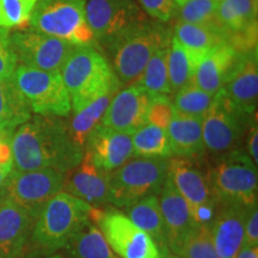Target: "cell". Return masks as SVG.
Returning <instances> with one entry per match:
<instances>
[{
  "instance_id": "obj_14",
  "label": "cell",
  "mask_w": 258,
  "mask_h": 258,
  "mask_svg": "<svg viewBox=\"0 0 258 258\" xmlns=\"http://www.w3.org/2000/svg\"><path fill=\"white\" fill-rule=\"evenodd\" d=\"M85 151L97 169L111 172L133 156L132 135L98 124L89 134Z\"/></svg>"
},
{
  "instance_id": "obj_24",
  "label": "cell",
  "mask_w": 258,
  "mask_h": 258,
  "mask_svg": "<svg viewBox=\"0 0 258 258\" xmlns=\"http://www.w3.org/2000/svg\"><path fill=\"white\" fill-rule=\"evenodd\" d=\"M129 220L139 228L151 235L159 247L163 258H170L167 246L166 228L160 212L159 199L157 195H150L127 207Z\"/></svg>"
},
{
  "instance_id": "obj_2",
  "label": "cell",
  "mask_w": 258,
  "mask_h": 258,
  "mask_svg": "<svg viewBox=\"0 0 258 258\" xmlns=\"http://www.w3.org/2000/svg\"><path fill=\"white\" fill-rule=\"evenodd\" d=\"M60 73L74 112L122 86L108 59L91 46H74Z\"/></svg>"
},
{
  "instance_id": "obj_46",
  "label": "cell",
  "mask_w": 258,
  "mask_h": 258,
  "mask_svg": "<svg viewBox=\"0 0 258 258\" xmlns=\"http://www.w3.org/2000/svg\"><path fill=\"white\" fill-rule=\"evenodd\" d=\"M185 2H186V0H175L176 5H178V6H180L182 4H184Z\"/></svg>"
},
{
  "instance_id": "obj_21",
  "label": "cell",
  "mask_w": 258,
  "mask_h": 258,
  "mask_svg": "<svg viewBox=\"0 0 258 258\" xmlns=\"http://www.w3.org/2000/svg\"><path fill=\"white\" fill-rule=\"evenodd\" d=\"M159 206L166 228L167 246L170 253H173L183 238L198 224L191 217L188 203L167 178L160 190Z\"/></svg>"
},
{
  "instance_id": "obj_5",
  "label": "cell",
  "mask_w": 258,
  "mask_h": 258,
  "mask_svg": "<svg viewBox=\"0 0 258 258\" xmlns=\"http://www.w3.org/2000/svg\"><path fill=\"white\" fill-rule=\"evenodd\" d=\"M207 177L213 196L220 205H257V165L245 151L235 148L220 154Z\"/></svg>"
},
{
  "instance_id": "obj_40",
  "label": "cell",
  "mask_w": 258,
  "mask_h": 258,
  "mask_svg": "<svg viewBox=\"0 0 258 258\" xmlns=\"http://www.w3.org/2000/svg\"><path fill=\"white\" fill-rule=\"evenodd\" d=\"M11 139L12 137L0 134V171L5 177H8L14 171Z\"/></svg>"
},
{
  "instance_id": "obj_29",
  "label": "cell",
  "mask_w": 258,
  "mask_h": 258,
  "mask_svg": "<svg viewBox=\"0 0 258 258\" xmlns=\"http://www.w3.org/2000/svg\"><path fill=\"white\" fill-rule=\"evenodd\" d=\"M71 258H118L98 227L88 222L66 245Z\"/></svg>"
},
{
  "instance_id": "obj_38",
  "label": "cell",
  "mask_w": 258,
  "mask_h": 258,
  "mask_svg": "<svg viewBox=\"0 0 258 258\" xmlns=\"http://www.w3.org/2000/svg\"><path fill=\"white\" fill-rule=\"evenodd\" d=\"M141 10L153 21L167 23L176 16L175 0H137Z\"/></svg>"
},
{
  "instance_id": "obj_18",
  "label": "cell",
  "mask_w": 258,
  "mask_h": 258,
  "mask_svg": "<svg viewBox=\"0 0 258 258\" xmlns=\"http://www.w3.org/2000/svg\"><path fill=\"white\" fill-rule=\"evenodd\" d=\"M109 173L97 169L88 154L84 153L79 165L64 173L62 189L90 206L101 207L109 203Z\"/></svg>"
},
{
  "instance_id": "obj_30",
  "label": "cell",
  "mask_w": 258,
  "mask_h": 258,
  "mask_svg": "<svg viewBox=\"0 0 258 258\" xmlns=\"http://www.w3.org/2000/svg\"><path fill=\"white\" fill-rule=\"evenodd\" d=\"M169 47L170 43H167L153 54L135 84L143 88L151 97L159 95L169 96L170 93H172L169 80V71H167Z\"/></svg>"
},
{
  "instance_id": "obj_12",
  "label": "cell",
  "mask_w": 258,
  "mask_h": 258,
  "mask_svg": "<svg viewBox=\"0 0 258 258\" xmlns=\"http://www.w3.org/2000/svg\"><path fill=\"white\" fill-rule=\"evenodd\" d=\"M85 16L97 44L104 49L147 19L137 0H86Z\"/></svg>"
},
{
  "instance_id": "obj_20",
  "label": "cell",
  "mask_w": 258,
  "mask_h": 258,
  "mask_svg": "<svg viewBox=\"0 0 258 258\" xmlns=\"http://www.w3.org/2000/svg\"><path fill=\"white\" fill-rule=\"evenodd\" d=\"M35 220L23 208L0 198V258H18L27 244Z\"/></svg>"
},
{
  "instance_id": "obj_7",
  "label": "cell",
  "mask_w": 258,
  "mask_h": 258,
  "mask_svg": "<svg viewBox=\"0 0 258 258\" xmlns=\"http://www.w3.org/2000/svg\"><path fill=\"white\" fill-rule=\"evenodd\" d=\"M167 159L137 158L109 173V203L127 208L160 192L167 175Z\"/></svg>"
},
{
  "instance_id": "obj_4",
  "label": "cell",
  "mask_w": 258,
  "mask_h": 258,
  "mask_svg": "<svg viewBox=\"0 0 258 258\" xmlns=\"http://www.w3.org/2000/svg\"><path fill=\"white\" fill-rule=\"evenodd\" d=\"M92 206L60 191L50 199L32 227V240L48 251L66 247L69 241L90 221Z\"/></svg>"
},
{
  "instance_id": "obj_25",
  "label": "cell",
  "mask_w": 258,
  "mask_h": 258,
  "mask_svg": "<svg viewBox=\"0 0 258 258\" xmlns=\"http://www.w3.org/2000/svg\"><path fill=\"white\" fill-rule=\"evenodd\" d=\"M172 36L198 57L207 54L209 50L226 40L224 30L217 24H192L177 19Z\"/></svg>"
},
{
  "instance_id": "obj_6",
  "label": "cell",
  "mask_w": 258,
  "mask_h": 258,
  "mask_svg": "<svg viewBox=\"0 0 258 258\" xmlns=\"http://www.w3.org/2000/svg\"><path fill=\"white\" fill-rule=\"evenodd\" d=\"M86 0H38L32 10L31 30L69 41L76 46L98 48L85 16Z\"/></svg>"
},
{
  "instance_id": "obj_41",
  "label": "cell",
  "mask_w": 258,
  "mask_h": 258,
  "mask_svg": "<svg viewBox=\"0 0 258 258\" xmlns=\"http://www.w3.org/2000/svg\"><path fill=\"white\" fill-rule=\"evenodd\" d=\"M250 246H258V209L257 205L250 209L245 222L244 243Z\"/></svg>"
},
{
  "instance_id": "obj_17",
  "label": "cell",
  "mask_w": 258,
  "mask_h": 258,
  "mask_svg": "<svg viewBox=\"0 0 258 258\" xmlns=\"http://www.w3.org/2000/svg\"><path fill=\"white\" fill-rule=\"evenodd\" d=\"M257 50L240 54L221 90L227 99L245 115H256L258 102Z\"/></svg>"
},
{
  "instance_id": "obj_8",
  "label": "cell",
  "mask_w": 258,
  "mask_h": 258,
  "mask_svg": "<svg viewBox=\"0 0 258 258\" xmlns=\"http://www.w3.org/2000/svg\"><path fill=\"white\" fill-rule=\"evenodd\" d=\"M11 78L36 115L63 117L72 110L60 70L42 71L19 64Z\"/></svg>"
},
{
  "instance_id": "obj_3",
  "label": "cell",
  "mask_w": 258,
  "mask_h": 258,
  "mask_svg": "<svg viewBox=\"0 0 258 258\" xmlns=\"http://www.w3.org/2000/svg\"><path fill=\"white\" fill-rule=\"evenodd\" d=\"M171 36L172 32L163 23L146 19L106 47L110 66L121 85H135L153 54L170 43Z\"/></svg>"
},
{
  "instance_id": "obj_42",
  "label": "cell",
  "mask_w": 258,
  "mask_h": 258,
  "mask_svg": "<svg viewBox=\"0 0 258 258\" xmlns=\"http://www.w3.org/2000/svg\"><path fill=\"white\" fill-rule=\"evenodd\" d=\"M247 150L249 157L253 161L254 165H258V128L257 121L251 124L249 131V139H247Z\"/></svg>"
},
{
  "instance_id": "obj_37",
  "label": "cell",
  "mask_w": 258,
  "mask_h": 258,
  "mask_svg": "<svg viewBox=\"0 0 258 258\" xmlns=\"http://www.w3.org/2000/svg\"><path fill=\"white\" fill-rule=\"evenodd\" d=\"M173 114H175V109L169 96L159 95L151 97L146 115L147 123L157 125L166 131L172 120Z\"/></svg>"
},
{
  "instance_id": "obj_34",
  "label": "cell",
  "mask_w": 258,
  "mask_h": 258,
  "mask_svg": "<svg viewBox=\"0 0 258 258\" xmlns=\"http://www.w3.org/2000/svg\"><path fill=\"white\" fill-rule=\"evenodd\" d=\"M180 258H220L213 244L209 226L198 225L183 238L176 250Z\"/></svg>"
},
{
  "instance_id": "obj_1",
  "label": "cell",
  "mask_w": 258,
  "mask_h": 258,
  "mask_svg": "<svg viewBox=\"0 0 258 258\" xmlns=\"http://www.w3.org/2000/svg\"><path fill=\"white\" fill-rule=\"evenodd\" d=\"M14 170L53 169L61 173L78 166L84 148L77 146L67 124L55 116L35 115L16 129L11 139Z\"/></svg>"
},
{
  "instance_id": "obj_15",
  "label": "cell",
  "mask_w": 258,
  "mask_h": 258,
  "mask_svg": "<svg viewBox=\"0 0 258 258\" xmlns=\"http://www.w3.org/2000/svg\"><path fill=\"white\" fill-rule=\"evenodd\" d=\"M166 178L188 203L191 217L201 207L218 203L213 196L208 177L194 161V158L177 157L167 161Z\"/></svg>"
},
{
  "instance_id": "obj_39",
  "label": "cell",
  "mask_w": 258,
  "mask_h": 258,
  "mask_svg": "<svg viewBox=\"0 0 258 258\" xmlns=\"http://www.w3.org/2000/svg\"><path fill=\"white\" fill-rule=\"evenodd\" d=\"M17 66V57L10 43V32L8 29L0 28V80L11 78Z\"/></svg>"
},
{
  "instance_id": "obj_31",
  "label": "cell",
  "mask_w": 258,
  "mask_h": 258,
  "mask_svg": "<svg viewBox=\"0 0 258 258\" xmlns=\"http://www.w3.org/2000/svg\"><path fill=\"white\" fill-rule=\"evenodd\" d=\"M133 156L139 158L167 159L172 156L165 129L146 123L132 134Z\"/></svg>"
},
{
  "instance_id": "obj_43",
  "label": "cell",
  "mask_w": 258,
  "mask_h": 258,
  "mask_svg": "<svg viewBox=\"0 0 258 258\" xmlns=\"http://www.w3.org/2000/svg\"><path fill=\"white\" fill-rule=\"evenodd\" d=\"M234 258H258V246L243 244Z\"/></svg>"
},
{
  "instance_id": "obj_13",
  "label": "cell",
  "mask_w": 258,
  "mask_h": 258,
  "mask_svg": "<svg viewBox=\"0 0 258 258\" xmlns=\"http://www.w3.org/2000/svg\"><path fill=\"white\" fill-rule=\"evenodd\" d=\"M10 43L22 66L42 71L60 70L76 44L35 30L10 35Z\"/></svg>"
},
{
  "instance_id": "obj_10",
  "label": "cell",
  "mask_w": 258,
  "mask_h": 258,
  "mask_svg": "<svg viewBox=\"0 0 258 258\" xmlns=\"http://www.w3.org/2000/svg\"><path fill=\"white\" fill-rule=\"evenodd\" d=\"M64 173L53 169L12 171L6 178L2 198L23 208L36 221L50 199L62 190Z\"/></svg>"
},
{
  "instance_id": "obj_45",
  "label": "cell",
  "mask_w": 258,
  "mask_h": 258,
  "mask_svg": "<svg viewBox=\"0 0 258 258\" xmlns=\"http://www.w3.org/2000/svg\"><path fill=\"white\" fill-rule=\"evenodd\" d=\"M43 258H66L62 254H54V256H49V257H43Z\"/></svg>"
},
{
  "instance_id": "obj_44",
  "label": "cell",
  "mask_w": 258,
  "mask_h": 258,
  "mask_svg": "<svg viewBox=\"0 0 258 258\" xmlns=\"http://www.w3.org/2000/svg\"><path fill=\"white\" fill-rule=\"evenodd\" d=\"M6 178H8V177H5L2 173V171H0V194H3V190H4V186H5V183H6Z\"/></svg>"
},
{
  "instance_id": "obj_9",
  "label": "cell",
  "mask_w": 258,
  "mask_h": 258,
  "mask_svg": "<svg viewBox=\"0 0 258 258\" xmlns=\"http://www.w3.org/2000/svg\"><path fill=\"white\" fill-rule=\"evenodd\" d=\"M256 121V115L249 116L238 110L222 90L202 117V139L205 150L213 154L227 153L235 150L247 127Z\"/></svg>"
},
{
  "instance_id": "obj_16",
  "label": "cell",
  "mask_w": 258,
  "mask_h": 258,
  "mask_svg": "<svg viewBox=\"0 0 258 258\" xmlns=\"http://www.w3.org/2000/svg\"><path fill=\"white\" fill-rule=\"evenodd\" d=\"M150 101L151 96L138 85L120 90L106 109L102 124L132 135L147 123Z\"/></svg>"
},
{
  "instance_id": "obj_27",
  "label": "cell",
  "mask_w": 258,
  "mask_h": 258,
  "mask_svg": "<svg viewBox=\"0 0 258 258\" xmlns=\"http://www.w3.org/2000/svg\"><path fill=\"white\" fill-rule=\"evenodd\" d=\"M31 117V109L12 82L0 80V134L12 137Z\"/></svg>"
},
{
  "instance_id": "obj_32",
  "label": "cell",
  "mask_w": 258,
  "mask_h": 258,
  "mask_svg": "<svg viewBox=\"0 0 258 258\" xmlns=\"http://www.w3.org/2000/svg\"><path fill=\"white\" fill-rule=\"evenodd\" d=\"M198 63V57L183 47L175 37L171 36L169 54H167V71H169L171 92L175 93L191 82Z\"/></svg>"
},
{
  "instance_id": "obj_28",
  "label": "cell",
  "mask_w": 258,
  "mask_h": 258,
  "mask_svg": "<svg viewBox=\"0 0 258 258\" xmlns=\"http://www.w3.org/2000/svg\"><path fill=\"white\" fill-rule=\"evenodd\" d=\"M118 91H110L105 93L104 96L99 97L95 102L90 103L89 105L83 108L82 110L76 112L70 124H67V129H69L71 139L77 146L84 148L89 134L97 125L101 124L111 99L114 98V96Z\"/></svg>"
},
{
  "instance_id": "obj_36",
  "label": "cell",
  "mask_w": 258,
  "mask_h": 258,
  "mask_svg": "<svg viewBox=\"0 0 258 258\" xmlns=\"http://www.w3.org/2000/svg\"><path fill=\"white\" fill-rule=\"evenodd\" d=\"M38 0H0V28H18L28 23Z\"/></svg>"
},
{
  "instance_id": "obj_26",
  "label": "cell",
  "mask_w": 258,
  "mask_h": 258,
  "mask_svg": "<svg viewBox=\"0 0 258 258\" xmlns=\"http://www.w3.org/2000/svg\"><path fill=\"white\" fill-rule=\"evenodd\" d=\"M258 0H219L217 23L226 34H239L257 28Z\"/></svg>"
},
{
  "instance_id": "obj_23",
  "label": "cell",
  "mask_w": 258,
  "mask_h": 258,
  "mask_svg": "<svg viewBox=\"0 0 258 258\" xmlns=\"http://www.w3.org/2000/svg\"><path fill=\"white\" fill-rule=\"evenodd\" d=\"M166 132L172 156L196 158L205 152L201 117H192L175 111Z\"/></svg>"
},
{
  "instance_id": "obj_22",
  "label": "cell",
  "mask_w": 258,
  "mask_h": 258,
  "mask_svg": "<svg viewBox=\"0 0 258 258\" xmlns=\"http://www.w3.org/2000/svg\"><path fill=\"white\" fill-rule=\"evenodd\" d=\"M239 56L240 53L227 41L221 42L200 59L192 80L206 92L215 95L221 90Z\"/></svg>"
},
{
  "instance_id": "obj_35",
  "label": "cell",
  "mask_w": 258,
  "mask_h": 258,
  "mask_svg": "<svg viewBox=\"0 0 258 258\" xmlns=\"http://www.w3.org/2000/svg\"><path fill=\"white\" fill-rule=\"evenodd\" d=\"M219 0H186L177 8L178 21L192 24H217Z\"/></svg>"
},
{
  "instance_id": "obj_33",
  "label": "cell",
  "mask_w": 258,
  "mask_h": 258,
  "mask_svg": "<svg viewBox=\"0 0 258 258\" xmlns=\"http://www.w3.org/2000/svg\"><path fill=\"white\" fill-rule=\"evenodd\" d=\"M214 95L206 92L191 80L175 92L173 109L178 114L192 117H203L211 108Z\"/></svg>"
},
{
  "instance_id": "obj_11",
  "label": "cell",
  "mask_w": 258,
  "mask_h": 258,
  "mask_svg": "<svg viewBox=\"0 0 258 258\" xmlns=\"http://www.w3.org/2000/svg\"><path fill=\"white\" fill-rule=\"evenodd\" d=\"M90 219L96 222L110 249L121 258H163L150 234L118 212L91 209Z\"/></svg>"
},
{
  "instance_id": "obj_19",
  "label": "cell",
  "mask_w": 258,
  "mask_h": 258,
  "mask_svg": "<svg viewBox=\"0 0 258 258\" xmlns=\"http://www.w3.org/2000/svg\"><path fill=\"white\" fill-rule=\"evenodd\" d=\"M241 205H221L209 226L213 244L220 258H234L244 243L245 222L250 209Z\"/></svg>"
}]
</instances>
